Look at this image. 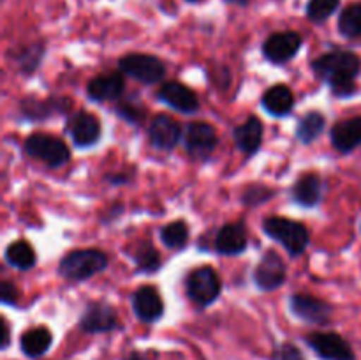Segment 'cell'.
<instances>
[{
  "mask_svg": "<svg viewBox=\"0 0 361 360\" xmlns=\"http://www.w3.org/2000/svg\"><path fill=\"white\" fill-rule=\"evenodd\" d=\"M25 152L30 157L46 162L49 168H60L71 159V152L66 141L46 133L30 134L25 140Z\"/></svg>",
  "mask_w": 361,
  "mask_h": 360,
  "instance_id": "cell-4",
  "label": "cell"
},
{
  "mask_svg": "<svg viewBox=\"0 0 361 360\" xmlns=\"http://www.w3.org/2000/svg\"><path fill=\"white\" fill-rule=\"evenodd\" d=\"M18 289L16 286L11 284L9 281H2V284H0V300H2V304H7V306H14V304L18 302Z\"/></svg>",
  "mask_w": 361,
  "mask_h": 360,
  "instance_id": "cell-34",
  "label": "cell"
},
{
  "mask_svg": "<svg viewBox=\"0 0 361 360\" xmlns=\"http://www.w3.org/2000/svg\"><path fill=\"white\" fill-rule=\"evenodd\" d=\"M67 133L78 147H92L101 138V122L92 113L78 112L71 115Z\"/></svg>",
  "mask_w": 361,
  "mask_h": 360,
  "instance_id": "cell-13",
  "label": "cell"
},
{
  "mask_svg": "<svg viewBox=\"0 0 361 360\" xmlns=\"http://www.w3.org/2000/svg\"><path fill=\"white\" fill-rule=\"evenodd\" d=\"M247 247V229L243 222H231L219 229L215 236V249L219 254L235 256L243 253Z\"/></svg>",
  "mask_w": 361,
  "mask_h": 360,
  "instance_id": "cell-17",
  "label": "cell"
},
{
  "mask_svg": "<svg viewBox=\"0 0 361 360\" xmlns=\"http://www.w3.org/2000/svg\"><path fill=\"white\" fill-rule=\"evenodd\" d=\"M161 239L164 246L169 247V249H182L187 244V240H189V226L182 219L169 222L168 226L161 229Z\"/></svg>",
  "mask_w": 361,
  "mask_h": 360,
  "instance_id": "cell-28",
  "label": "cell"
},
{
  "mask_svg": "<svg viewBox=\"0 0 361 360\" xmlns=\"http://www.w3.org/2000/svg\"><path fill=\"white\" fill-rule=\"evenodd\" d=\"M263 229L268 236L277 240L291 256H300L310 242V233L307 226L288 217H268Z\"/></svg>",
  "mask_w": 361,
  "mask_h": 360,
  "instance_id": "cell-2",
  "label": "cell"
},
{
  "mask_svg": "<svg viewBox=\"0 0 361 360\" xmlns=\"http://www.w3.org/2000/svg\"><path fill=\"white\" fill-rule=\"evenodd\" d=\"M183 143L192 157L207 159L217 147V131L208 122H192L183 133Z\"/></svg>",
  "mask_w": 361,
  "mask_h": 360,
  "instance_id": "cell-8",
  "label": "cell"
},
{
  "mask_svg": "<svg viewBox=\"0 0 361 360\" xmlns=\"http://www.w3.org/2000/svg\"><path fill=\"white\" fill-rule=\"evenodd\" d=\"M338 30L344 37H361V4L348 6L338 18Z\"/></svg>",
  "mask_w": 361,
  "mask_h": 360,
  "instance_id": "cell-26",
  "label": "cell"
},
{
  "mask_svg": "<svg viewBox=\"0 0 361 360\" xmlns=\"http://www.w3.org/2000/svg\"><path fill=\"white\" fill-rule=\"evenodd\" d=\"M150 141L155 148L159 150H171L176 147V143L182 138V129H180L178 122L173 120L168 115H157L150 124Z\"/></svg>",
  "mask_w": 361,
  "mask_h": 360,
  "instance_id": "cell-16",
  "label": "cell"
},
{
  "mask_svg": "<svg viewBox=\"0 0 361 360\" xmlns=\"http://www.w3.org/2000/svg\"><path fill=\"white\" fill-rule=\"evenodd\" d=\"M236 147L245 154L252 155L259 150L263 140V124L257 116H249L242 126H238L233 133Z\"/></svg>",
  "mask_w": 361,
  "mask_h": 360,
  "instance_id": "cell-20",
  "label": "cell"
},
{
  "mask_svg": "<svg viewBox=\"0 0 361 360\" xmlns=\"http://www.w3.org/2000/svg\"><path fill=\"white\" fill-rule=\"evenodd\" d=\"M341 6V0H309L307 4V18L312 23L326 21Z\"/></svg>",
  "mask_w": 361,
  "mask_h": 360,
  "instance_id": "cell-30",
  "label": "cell"
},
{
  "mask_svg": "<svg viewBox=\"0 0 361 360\" xmlns=\"http://www.w3.org/2000/svg\"><path fill=\"white\" fill-rule=\"evenodd\" d=\"M108 265V256L99 249H78L62 258L59 274L69 281H87L102 272Z\"/></svg>",
  "mask_w": 361,
  "mask_h": 360,
  "instance_id": "cell-3",
  "label": "cell"
},
{
  "mask_svg": "<svg viewBox=\"0 0 361 360\" xmlns=\"http://www.w3.org/2000/svg\"><path fill=\"white\" fill-rule=\"evenodd\" d=\"M122 73L145 85L157 83L164 78L166 67L157 56L147 55V53H129L122 56L118 62Z\"/></svg>",
  "mask_w": 361,
  "mask_h": 360,
  "instance_id": "cell-5",
  "label": "cell"
},
{
  "mask_svg": "<svg viewBox=\"0 0 361 360\" xmlns=\"http://www.w3.org/2000/svg\"><path fill=\"white\" fill-rule=\"evenodd\" d=\"M293 314L300 318L305 323L312 325H328L331 320V306L324 300L316 296L305 295V293H296L289 300Z\"/></svg>",
  "mask_w": 361,
  "mask_h": 360,
  "instance_id": "cell-9",
  "label": "cell"
},
{
  "mask_svg": "<svg viewBox=\"0 0 361 360\" xmlns=\"http://www.w3.org/2000/svg\"><path fill=\"white\" fill-rule=\"evenodd\" d=\"M361 60L353 52L324 53L312 62V69L331 87L335 95L348 97L356 90L355 78L358 76Z\"/></svg>",
  "mask_w": 361,
  "mask_h": 360,
  "instance_id": "cell-1",
  "label": "cell"
},
{
  "mask_svg": "<svg viewBox=\"0 0 361 360\" xmlns=\"http://www.w3.org/2000/svg\"><path fill=\"white\" fill-rule=\"evenodd\" d=\"M224 2L233 4V6H242V7H245L247 4H249V0H224Z\"/></svg>",
  "mask_w": 361,
  "mask_h": 360,
  "instance_id": "cell-36",
  "label": "cell"
},
{
  "mask_svg": "<svg viewBox=\"0 0 361 360\" xmlns=\"http://www.w3.org/2000/svg\"><path fill=\"white\" fill-rule=\"evenodd\" d=\"M302 35L295 30L271 34L263 44V55L274 64H284L296 56L302 48Z\"/></svg>",
  "mask_w": 361,
  "mask_h": 360,
  "instance_id": "cell-11",
  "label": "cell"
},
{
  "mask_svg": "<svg viewBox=\"0 0 361 360\" xmlns=\"http://www.w3.org/2000/svg\"><path fill=\"white\" fill-rule=\"evenodd\" d=\"M286 274H288V270H286L284 260L275 251H268L257 263L252 277L257 288L263 289V292H271V289H277L279 286L284 284Z\"/></svg>",
  "mask_w": 361,
  "mask_h": 360,
  "instance_id": "cell-10",
  "label": "cell"
},
{
  "mask_svg": "<svg viewBox=\"0 0 361 360\" xmlns=\"http://www.w3.org/2000/svg\"><path fill=\"white\" fill-rule=\"evenodd\" d=\"M307 344L323 360H355L351 344L335 332H312L307 335Z\"/></svg>",
  "mask_w": 361,
  "mask_h": 360,
  "instance_id": "cell-7",
  "label": "cell"
},
{
  "mask_svg": "<svg viewBox=\"0 0 361 360\" xmlns=\"http://www.w3.org/2000/svg\"><path fill=\"white\" fill-rule=\"evenodd\" d=\"M187 295L197 306L204 307L215 302L221 293V279L212 267H201L190 272L185 282Z\"/></svg>",
  "mask_w": 361,
  "mask_h": 360,
  "instance_id": "cell-6",
  "label": "cell"
},
{
  "mask_svg": "<svg viewBox=\"0 0 361 360\" xmlns=\"http://www.w3.org/2000/svg\"><path fill=\"white\" fill-rule=\"evenodd\" d=\"M323 196V184L316 173H307L298 179V182L293 187V198L302 207H316Z\"/></svg>",
  "mask_w": 361,
  "mask_h": 360,
  "instance_id": "cell-22",
  "label": "cell"
},
{
  "mask_svg": "<svg viewBox=\"0 0 361 360\" xmlns=\"http://www.w3.org/2000/svg\"><path fill=\"white\" fill-rule=\"evenodd\" d=\"M133 307L137 320L143 323H155L164 314V302L154 286H141L133 296Z\"/></svg>",
  "mask_w": 361,
  "mask_h": 360,
  "instance_id": "cell-14",
  "label": "cell"
},
{
  "mask_svg": "<svg viewBox=\"0 0 361 360\" xmlns=\"http://www.w3.org/2000/svg\"><path fill=\"white\" fill-rule=\"evenodd\" d=\"M331 143L338 152H351L361 145V116L341 120L331 129Z\"/></svg>",
  "mask_w": 361,
  "mask_h": 360,
  "instance_id": "cell-19",
  "label": "cell"
},
{
  "mask_svg": "<svg viewBox=\"0 0 361 360\" xmlns=\"http://www.w3.org/2000/svg\"><path fill=\"white\" fill-rule=\"evenodd\" d=\"M118 327L115 309L104 302H92L80 318V328L87 334H104Z\"/></svg>",
  "mask_w": 361,
  "mask_h": 360,
  "instance_id": "cell-12",
  "label": "cell"
},
{
  "mask_svg": "<svg viewBox=\"0 0 361 360\" xmlns=\"http://www.w3.org/2000/svg\"><path fill=\"white\" fill-rule=\"evenodd\" d=\"M274 196V191L268 189L264 186H250L247 187V191L243 193V203L245 205H261L263 201L270 200Z\"/></svg>",
  "mask_w": 361,
  "mask_h": 360,
  "instance_id": "cell-31",
  "label": "cell"
},
{
  "mask_svg": "<svg viewBox=\"0 0 361 360\" xmlns=\"http://www.w3.org/2000/svg\"><path fill=\"white\" fill-rule=\"evenodd\" d=\"M324 124L326 119L321 115L319 112H310L300 120L298 129H296V138H298L302 143H310V141L316 140L324 129Z\"/></svg>",
  "mask_w": 361,
  "mask_h": 360,
  "instance_id": "cell-25",
  "label": "cell"
},
{
  "mask_svg": "<svg viewBox=\"0 0 361 360\" xmlns=\"http://www.w3.org/2000/svg\"><path fill=\"white\" fill-rule=\"evenodd\" d=\"M134 261L137 265V270L147 272V274H152V272L159 270L161 268V254L157 253L154 246L150 242H141L137 244L136 251L133 253Z\"/></svg>",
  "mask_w": 361,
  "mask_h": 360,
  "instance_id": "cell-27",
  "label": "cell"
},
{
  "mask_svg": "<svg viewBox=\"0 0 361 360\" xmlns=\"http://www.w3.org/2000/svg\"><path fill=\"white\" fill-rule=\"evenodd\" d=\"M274 360H305V355H303L298 346L291 344V342H284L277 348Z\"/></svg>",
  "mask_w": 361,
  "mask_h": 360,
  "instance_id": "cell-33",
  "label": "cell"
},
{
  "mask_svg": "<svg viewBox=\"0 0 361 360\" xmlns=\"http://www.w3.org/2000/svg\"><path fill=\"white\" fill-rule=\"evenodd\" d=\"M123 88L126 83L118 73H106L92 78L87 87V94L92 101H113L122 95Z\"/></svg>",
  "mask_w": 361,
  "mask_h": 360,
  "instance_id": "cell-18",
  "label": "cell"
},
{
  "mask_svg": "<svg viewBox=\"0 0 361 360\" xmlns=\"http://www.w3.org/2000/svg\"><path fill=\"white\" fill-rule=\"evenodd\" d=\"M6 261L14 268L20 270H28L35 265L37 256H35L34 247L25 240H16V242L9 244L6 249Z\"/></svg>",
  "mask_w": 361,
  "mask_h": 360,
  "instance_id": "cell-24",
  "label": "cell"
},
{
  "mask_svg": "<svg viewBox=\"0 0 361 360\" xmlns=\"http://www.w3.org/2000/svg\"><path fill=\"white\" fill-rule=\"evenodd\" d=\"M157 97L161 99L164 104L176 109V112L194 113L200 108L197 95L194 94L189 87L178 83V81H168V83L162 85L157 92Z\"/></svg>",
  "mask_w": 361,
  "mask_h": 360,
  "instance_id": "cell-15",
  "label": "cell"
},
{
  "mask_svg": "<svg viewBox=\"0 0 361 360\" xmlns=\"http://www.w3.org/2000/svg\"><path fill=\"white\" fill-rule=\"evenodd\" d=\"M116 112L123 116L126 120L133 124H140L143 122L145 119V108L143 106H137V104H130V102H123L116 108Z\"/></svg>",
  "mask_w": 361,
  "mask_h": 360,
  "instance_id": "cell-32",
  "label": "cell"
},
{
  "mask_svg": "<svg viewBox=\"0 0 361 360\" xmlns=\"http://www.w3.org/2000/svg\"><path fill=\"white\" fill-rule=\"evenodd\" d=\"M261 102H263V108L270 115L284 116L293 109L295 97H293V92L286 85H274V87L264 92Z\"/></svg>",
  "mask_w": 361,
  "mask_h": 360,
  "instance_id": "cell-23",
  "label": "cell"
},
{
  "mask_svg": "<svg viewBox=\"0 0 361 360\" xmlns=\"http://www.w3.org/2000/svg\"><path fill=\"white\" fill-rule=\"evenodd\" d=\"M67 106H69L67 99H49L48 102L27 101L23 112L27 113V116H32V119H41V116H48L49 113L63 112Z\"/></svg>",
  "mask_w": 361,
  "mask_h": 360,
  "instance_id": "cell-29",
  "label": "cell"
},
{
  "mask_svg": "<svg viewBox=\"0 0 361 360\" xmlns=\"http://www.w3.org/2000/svg\"><path fill=\"white\" fill-rule=\"evenodd\" d=\"M127 360H147V359H145V356L141 355V353H137V352H133V353H130V355H129V359H127Z\"/></svg>",
  "mask_w": 361,
  "mask_h": 360,
  "instance_id": "cell-37",
  "label": "cell"
},
{
  "mask_svg": "<svg viewBox=\"0 0 361 360\" xmlns=\"http://www.w3.org/2000/svg\"><path fill=\"white\" fill-rule=\"evenodd\" d=\"M187 2H200V0H187Z\"/></svg>",
  "mask_w": 361,
  "mask_h": 360,
  "instance_id": "cell-38",
  "label": "cell"
},
{
  "mask_svg": "<svg viewBox=\"0 0 361 360\" xmlns=\"http://www.w3.org/2000/svg\"><path fill=\"white\" fill-rule=\"evenodd\" d=\"M0 325H2V344H0V348L7 349V348H9V344H11L9 323H7L6 318H2V320H0Z\"/></svg>",
  "mask_w": 361,
  "mask_h": 360,
  "instance_id": "cell-35",
  "label": "cell"
},
{
  "mask_svg": "<svg viewBox=\"0 0 361 360\" xmlns=\"http://www.w3.org/2000/svg\"><path fill=\"white\" fill-rule=\"evenodd\" d=\"M53 344V334L48 327H35L23 332L20 339V348L28 359H41L48 353Z\"/></svg>",
  "mask_w": 361,
  "mask_h": 360,
  "instance_id": "cell-21",
  "label": "cell"
}]
</instances>
